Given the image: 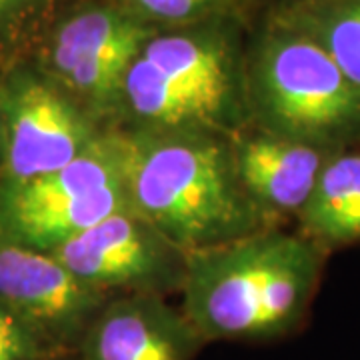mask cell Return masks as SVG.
<instances>
[{"instance_id":"obj_1","label":"cell","mask_w":360,"mask_h":360,"mask_svg":"<svg viewBox=\"0 0 360 360\" xmlns=\"http://www.w3.org/2000/svg\"><path fill=\"white\" fill-rule=\"evenodd\" d=\"M127 205L184 252L269 229L243 188L229 136L202 130L110 129Z\"/></svg>"},{"instance_id":"obj_2","label":"cell","mask_w":360,"mask_h":360,"mask_svg":"<svg viewBox=\"0 0 360 360\" xmlns=\"http://www.w3.org/2000/svg\"><path fill=\"white\" fill-rule=\"evenodd\" d=\"M324 252L307 236L276 229L191 252L180 310L205 342L292 335L319 288Z\"/></svg>"},{"instance_id":"obj_3","label":"cell","mask_w":360,"mask_h":360,"mask_svg":"<svg viewBox=\"0 0 360 360\" xmlns=\"http://www.w3.org/2000/svg\"><path fill=\"white\" fill-rule=\"evenodd\" d=\"M120 110L129 112L132 129L229 139L245 130L231 52L214 34L153 37L130 65Z\"/></svg>"},{"instance_id":"obj_4","label":"cell","mask_w":360,"mask_h":360,"mask_svg":"<svg viewBox=\"0 0 360 360\" xmlns=\"http://www.w3.org/2000/svg\"><path fill=\"white\" fill-rule=\"evenodd\" d=\"M250 103L258 130L328 153L360 134V90L314 40L286 26L260 44Z\"/></svg>"},{"instance_id":"obj_5","label":"cell","mask_w":360,"mask_h":360,"mask_svg":"<svg viewBox=\"0 0 360 360\" xmlns=\"http://www.w3.org/2000/svg\"><path fill=\"white\" fill-rule=\"evenodd\" d=\"M124 206L115 136L106 129L89 153L60 170L0 188V238L52 252Z\"/></svg>"},{"instance_id":"obj_6","label":"cell","mask_w":360,"mask_h":360,"mask_svg":"<svg viewBox=\"0 0 360 360\" xmlns=\"http://www.w3.org/2000/svg\"><path fill=\"white\" fill-rule=\"evenodd\" d=\"M4 156L0 188L60 170L104 134L98 122L40 72L18 70L0 82Z\"/></svg>"},{"instance_id":"obj_7","label":"cell","mask_w":360,"mask_h":360,"mask_svg":"<svg viewBox=\"0 0 360 360\" xmlns=\"http://www.w3.org/2000/svg\"><path fill=\"white\" fill-rule=\"evenodd\" d=\"M150 39V26L134 13L89 8L72 14L49 40L44 77L98 122L120 110L130 65Z\"/></svg>"},{"instance_id":"obj_8","label":"cell","mask_w":360,"mask_h":360,"mask_svg":"<svg viewBox=\"0 0 360 360\" xmlns=\"http://www.w3.org/2000/svg\"><path fill=\"white\" fill-rule=\"evenodd\" d=\"M82 283L103 292L112 288L130 295L180 290L188 252L172 245L129 206L96 222L51 252Z\"/></svg>"},{"instance_id":"obj_9","label":"cell","mask_w":360,"mask_h":360,"mask_svg":"<svg viewBox=\"0 0 360 360\" xmlns=\"http://www.w3.org/2000/svg\"><path fill=\"white\" fill-rule=\"evenodd\" d=\"M110 298L82 283L51 252L0 238V304L11 309L58 354L72 356Z\"/></svg>"},{"instance_id":"obj_10","label":"cell","mask_w":360,"mask_h":360,"mask_svg":"<svg viewBox=\"0 0 360 360\" xmlns=\"http://www.w3.org/2000/svg\"><path fill=\"white\" fill-rule=\"evenodd\" d=\"M202 345L184 312L160 295H124L104 304L72 360H194Z\"/></svg>"},{"instance_id":"obj_11","label":"cell","mask_w":360,"mask_h":360,"mask_svg":"<svg viewBox=\"0 0 360 360\" xmlns=\"http://www.w3.org/2000/svg\"><path fill=\"white\" fill-rule=\"evenodd\" d=\"M236 174L246 194L266 214H298L335 153L274 136L240 130L231 136Z\"/></svg>"},{"instance_id":"obj_12","label":"cell","mask_w":360,"mask_h":360,"mask_svg":"<svg viewBox=\"0 0 360 360\" xmlns=\"http://www.w3.org/2000/svg\"><path fill=\"white\" fill-rule=\"evenodd\" d=\"M298 219L302 236L324 250L360 243V153L326 160Z\"/></svg>"},{"instance_id":"obj_13","label":"cell","mask_w":360,"mask_h":360,"mask_svg":"<svg viewBox=\"0 0 360 360\" xmlns=\"http://www.w3.org/2000/svg\"><path fill=\"white\" fill-rule=\"evenodd\" d=\"M284 26L314 40L360 90V2L319 0L290 14Z\"/></svg>"},{"instance_id":"obj_14","label":"cell","mask_w":360,"mask_h":360,"mask_svg":"<svg viewBox=\"0 0 360 360\" xmlns=\"http://www.w3.org/2000/svg\"><path fill=\"white\" fill-rule=\"evenodd\" d=\"M58 356L25 321L0 304V360H58Z\"/></svg>"},{"instance_id":"obj_15","label":"cell","mask_w":360,"mask_h":360,"mask_svg":"<svg viewBox=\"0 0 360 360\" xmlns=\"http://www.w3.org/2000/svg\"><path fill=\"white\" fill-rule=\"evenodd\" d=\"M139 18L160 22H188L208 13L219 0H127Z\"/></svg>"},{"instance_id":"obj_16","label":"cell","mask_w":360,"mask_h":360,"mask_svg":"<svg viewBox=\"0 0 360 360\" xmlns=\"http://www.w3.org/2000/svg\"><path fill=\"white\" fill-rule=\"evenodd\" d=\"M42 0H0V44L14 39L34 16Z\"/></svg>"},{"instance_id":"obj_17","label":"cell","mask_w":360,"mask_h":360,"mask_svg":"<svg viewBox=\"0 0 360 360\" xmlns=\"http://www.w3.org/2000/svg\"><path fill=\"white\" fill-rule=\"evenodd\" d=\"M4 156V110H2V94H0V168Z\"/></svg>"},{"instance_id":"obj_18","label":"cell","mask_w":360,"mask_h":360,"mask_svg":"<svg viewBox=\"0 0 360 360\" xmlns=\"http://www.w3.org/2000/svg\"><path fill=\"white\" fill-rule=\"evenodd\" d=\"M354 2H360V0H354Z\"/></svg>"}]
</instances>
